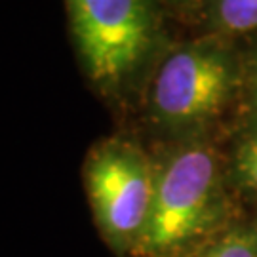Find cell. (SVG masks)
I'll return each mask as SVG.
<instances>
[{
	"mask_svg": "<svg viewBox=\"0 0 257 257\" xmlns=\"http://www.w3.org/2000/svg\"><path fill=\"white\" fill-rule=\"evenodd\" d=\"M84 189L95 227L116 255H132L155 198V158L136 138L110 136L86 155Z\"/></svg>",
	"mask_w": 257,
	"mask_h": 257,
	"instance_id": "277c9868",
	"label": "cell"
},
{
	"mask_svg": "<svg viewBox=\"0 0 257 257\" xmlns=\"http://www.w3.org/2000/svg\"><path fill=\"white\" fill-rule=\"evenodd\" d=\"M162 2L168 4V6L172 10H175V12L185 14V12H193L194 8H198L206 0H162Z\"/></svg>",
	"mask_w": 257,
	"mask_h": 257,
	"instance_id": "9c48e42d",
	"label": "cell"
},
{
	"mask_svg": "<svg viewBox=\"0 0 257 257\" xmlns=\"http://www.w3.org/2000/svg\"><path fill=\"white\" fill-rule=\"evenodd\" d=\"M193 257H257V229L219 230Z\"/></svg>",
	"mask_w": 257,
	"mask_h": 257,
	"instance_id": "8992f818",
	"label": "cell"
},
{
	"mask_svg": "<svg viewBox=\"0 0 257 257\" xmlns=\"http://www.w3.org/2000/svg\"><path fill=\"white\" fill-rule=\"evenodd\" d=\"M211 27L221 35L257 31V0H206Z\"/></svg>",
	"mask_w": 257,
	"mask_h": 257,
	"instance_id": "5b68a950",
	"label": "cell"
},
{
	"mask_svg": "<svg viewBox=\"0 0 257 257\" xmlns=\"http://www.w3.org/2000/svg\"><path fill=\"white\" fill-rule=\"evenodd\" d=\"M74 48L97 92L118 99L153 69L160 52L162 0H65Z\"/></svg>",
	"mask_w": 257,
	"mask_h": 257,
	"instance_id": "3957f363",
	"label": "cell"
},
{
	"mask_svg": "<svg viewBox=\"0 0 257 257\" xmlns=\"http://www.w3.org/2000/svg\"><path fill=\"white\" fill-rule=\"evenodd\" d=\"M232 177L240 189L257 196V122L240 136L234 145Z\"/></svg>",
	"mask_w": 257,
	"mask_h": 257,
	"instance_id": "52a82bcc",
	"label": "cell"
},
{
	"mask_svg": "<svg viewBox=\"0 0 257 257\" xmlns=\"http://www.w3.org/2000/svg\"><path fill=\"white\" fill-rule=\"evenodd\" d=\"M155 158L147 229L130 257H193L227 213L219 156L206 138L168 141Z\"/></svg>",
	"mask_w": 257,
	"mask_h": 257,
	"instance_id": "6da1fadb",
	"label": "cell"
},
{
	"mask_svg": "<svg viewBox=\"0 0 257 257\" xmlns=\"http://www.w3.org/2000/svg\"><path fill=\"white\" fill-rule=\"evenodd\" d=\"M246 82H248L249 88V95H251V101L257 109V48L251 54V59L248 61V67H246Z\"/></svg>",
	"mask_w": 257,
	"mask_h": 257,
	"instance_id": "ba28073f",
	"label": "cell"
},
{
	"mask_svg": "<svg viewBox=\"0 0 257 257\" xmlns=\"http://www.w3.org/2000/svg\"><path fill=\"white\" fill-rule=\"evenodd\" d=\"M151 71L145 120L166 143L200 138L229 107L242 82L234 54L208 38L168 50Z\"/></svg>",
	"mask_w": 257,
	"mask_h": 257,
	"instance_id": "7a4b0ae2",
	"label": "cell"
}]
</instances>
